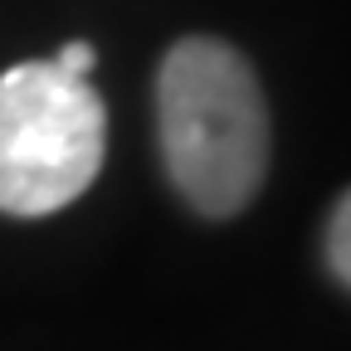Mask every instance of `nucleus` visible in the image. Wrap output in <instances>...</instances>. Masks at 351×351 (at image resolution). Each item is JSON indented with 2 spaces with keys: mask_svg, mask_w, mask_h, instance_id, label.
Wrapping results in <instances>:
<instances>
[{
  "mask_svg": "<svg viewBox=\"0 0 351 351\" xmlns=\"http://www.w3.org/2000/svg\"><path fill=\"white\" fill-rule=\"evenodd\" d=\"M327 263H332V274L351 288V191L332 210V225H327Z\"/></svg>",
  "mask_w": 351,
  "mask_h": 351,
  "instance_id": "nucleus-3",
  "label": "nucleus"
},
{
  "mask_svg": "<svg viewBox=\"0 0 351 351\" xmlns=\"http://www.w3.org/2000/svg\"><path fill=\"white\" fill-rule=\"evenodd\" d=\"M54 64H59L69 78H88V73H93V64H98V49H93V44H83V39H73V44H64V49L54 54Z\"/></svg>",
  "mask_w": 351,
  "mask_h": 351,
  "instance_id": "nucleus-4",
  "label": "nucleus"
},
{
  "mask_svg": "<svg viewBox=\"0 0 351 351\" xmlns=\"http://www.w3.org/2000/svg\"><path fill=\"white\" fill-rule=\"evenodd\" d=\"M108 112L88 78L49 64L0 73V210L54 215L73 205L103 171Z\"/></svg>",
  "mask_w": 351,
  "mask_h": 351,
  "instance_id": "nucleus-2",
  "label": "nucleus"
},
{
  "mask_svg": "<svg viewBox=\"0 0 351 351\" xmlns=\"http://www.w3.org/2000/svg\"><path fill=\"white\" fill-rule=\"evenodd\" d=\"M156 132L176 191L200 215L244 210L269 171V108L225 39L191 34L161 59Z\"/></svg>",
  "mask_w": 351,
  "mask_h": 351,
  "instance_id": "nucleus-1",
  "label": "nucleus"
}]
</instances>
